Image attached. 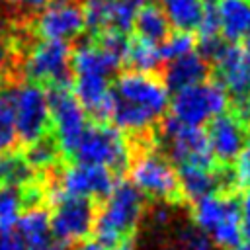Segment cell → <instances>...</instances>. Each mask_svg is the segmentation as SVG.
Segmentation results:
<instances>
[{"label": "cell", "instance_id": "b9f144b4", "mask_svg": "<svg viewBox=\"0 0 250 250\" xmlns=\"http://www.w3.org/2000/svg\"><path fill=\"white\" fill-rule=\"evenodd\" d=\"M201 2H203L205 6H215V4L219 2V0H201Z\"/></svg>", "mask_w": 250, "mask_h": 250}, {"label": "cell", "instance_id": "30bf717a", "mask_svg": "<svg viewBox=\"0 0 250 250\" xmlns=\"http://www.w3.org/2000/svg\"><path fill=\"white\" fill-rule=\"evenodd\" d=\"M49 113H51V129L53 139L68 160L88 127V113L72 94L68 84L53 86L49 92Z\"/></svg>", "mask_w": 250, "mask_h": 250}, {"label": "cell", "instance_id": "4316f807", "mask_svg": "<svg viewBox=\"0 0 250 250\" xmlns=\"http://www.w3.org/2000/svg\"><path fill=\"white\" fill-rule=\"evenodd\" d=\"M195 51V37L193 33H184V31H174L168 33V37L160 43V55L162 61H174L182 55H188Z\"/></svg>", "mask_w": 250, "mask_h": 250}, {"label": "cell", "instance_id": "ba28073f", "mask_svg": "<svg viewBox=\"0 0 250 250\" xmlns=\"http://www.w3.org/2000/svg\"><path fill=\"white\" fill-rule=\"evenodd\" d=\"M47 197L53 207V211L49 213L51 215V236L57 242L68 246V244H76L92 234L94 221H96V211H94L92 199L66 195L53 186H51Z\"/></svg>", "mask_w": 250, "mask_h": 250}, {"label": "cell", "instance_id": "f546056e", "mask_svg": "<svg viewBox=\"0 0 250 250\" xmlns=\"http://www.w3.org/2000/svg\"><path fill=\"white\" fill-rule=\"evenodd\" d=\"M232 176H234L236 188H240V189L250 188V131L246 135V143H244L240 154L232 162Z\"/></svg>", "mask_w": 250, "mask_h": 250}, {"label": "cell", "instance_id": "ac0fdd59", "mask_svg": "<svg viewBox=\"0 0 250 250\" xmlns=\"http://www.w3.org/2000/svg\"><path fill=\"white\" fill-rule=\"evenodd\" d=\"M213 10L225 41L238 43L250 35V0H219Z\"/></svg>", "mask_w": 250, "mask_h": 250}, {"label": "cell", "instance_id": "3957f363", "mask_svg": "<svg viewBox=\"0 0 250 250\" xmlns=\"http://www.w3.org/2000/svg\"><path fill=\"white\" fill-rule=\"evenodd\" d=\"M191 221L205 230L217 248L232 250L242 242L240 199L232 191H213L191 203Z\"/></svg>", "mask_w": 250, "mask_h": 250}, {"label": "cell", "instance_id": "e0dca14e", "mask_svg": "<svg viewBox=\"0 0 250 250\" xmlns=\"http://www.w3.org/2000/svg\"><path fill=\"white\" fill-rule=\"evenodd\" d=\"M207 74H209V61L195 49L188 55H182L174 61H168L166 68H164L162 82L174 94L178 90L205 82Z\"/></svg>", "mask_w": 250, "mask_h": 250}, {"label": "cell", "instance_id": "8fae6325", "mask_svg": "<svg viewBox=\"0 0 250 250\" xmlns=\"http://www.w3.org/2000/svg\"><path fill=\"white\" fill-rule=\"evenodd\" d=\"M70 57L72 51L64 41L37 39L31 43L21 61V72L25 80L35 84L61 86L68 84L70 78Z\"/></svg>", "mask_w": 250, "mask_h": 250}, {"label": "cell", "instance_id": "603a6c76", "mask_svg": "<svg viewBox=\"0 0 250 250\" xmlns=\"http://www.w3.org/2000/svg\"><path fill=\"white\" fill-rule=\"evenodd\" d=\"M125 62L131 66V70L137 72H152L162 64V55H160V45L145 41L141 37L129 39V49H127V59Z\"/></svg>", "mask_w": 250, "mask_h": 250}, {"label": "cell", "instance_id": "2e32d148", "mask_svg": "<svg viewBox=\"0 0 250 250\" xmlns=\"http://www.w3.org/2000/svg\"><path fill=\"white\" fill-rule=\"evenodd\" d=\"M217 82L229 96H250V62L236 43H227L221 55L213 61Z\"/></svg>", "mask_w": 250, "mask_h": 250}, {"label": "cell", "instance_id": "1f68e13d", "mask_svg": "<svg viewBox=\"0 0 250 250\" xmlns=\"http://www.w3.org/2000/svg\"><path fill=\"white\" fill-rule=\"evenodd\" d=\"M229 109L234 113V117H236L238 121H242L244 125H250V96L232 98Z\"/></svg>", "mask_w": 250, "mask_h": 250}, {"label": "cell", "instance_id": "484cf974", "mask_svg": "<svg viewBox=\"0 0 250 250\" xmlns=\"http://www.w3.org/2000/svg\"><path fill=\"white\" fill-rule=\"evenodd\" d=\"M18 143L14 127V96L12 88H4L0 94V154L12 152Z\"/></svg>", "mask_w": 250, "mask_h": 250}, {"label": "cell", "instance_id": "7402d4cb", "mask_svg": "<svg viewBox=\"0 0 250 250\" xmlns=\"http://www.w3.org/2000/svg\"><path fill=\"white\" fill-rule=\"evenodd\" d=\"M135 37H141L150 43H162L170 33V23L166 20V14L156 4H143V8L137 14L135 20Z\"/></svg>", "mask_w": 250, "mask_h": 250}, {"label": "cell", "instance_id": "d590c367", "mask_svg": "<svg viewBox=\"0 0 250 250\" xmlns=\"http://www.w3.org/2000/svg\"><path fill=\"white\" fill-rule=\"evenodd\" d=\"M74 250H109V248H105L96 236H88V238L76 242L74 244Z\"/></svg>", "mask_w": 250, "mask_h": 250}, {"label": "cell", "instance_id": "ab89813d", "mask_svg": "<svg viewBox=\"0 0 250 250\" xmlns=\"http://www.w3.org/2000/svg\"><path fill=\"white\" fill-rule=\"evenodd\" d=\"M240 49H242L244 57H246V59H248V62H250V35H248V37L242 41V47H240Z\"/></svg>", "mask_w": 250, "mask_h": 250}, {"label": "cell", "instance_id": "7bdbcfd3", "mask_svg": "<svg viewBox=\"0 0 250 250\" xmlns=\"http://www.w3.org/2000/svg\"><path fill=\"white\" fill-rule=\"evenodd\" d=\"M2 90H4V78H2V74H0V94H2Z\"/></svg>", "mask_w": 250, "mask_h": 250}, {"label": "cell", "instance_id": "f35d334b", "mask_svg": "<svg viewBox=\"0 0 250 250\" xmlns=\"http://www.w3.org/2000/svg\"><path fill=\"white\" fill-rule=\"evenodd\" d=\"M111 250H135V246H133V240L131 238H127V240H123V242H119L115 248H111Z\"/></svg>", "mask_w": 250, "mask_h": 250}, {"label": "cell", "instance_id": "83f0119b", "mask_svg": "<svg viewBox=\"0 0 250 250\" xmlns=\"http://www.w3.org/2000/svg\"><path fill=\"white\" fill-rule=\"evenodd\" d=\"M98 47L109 57L113 59L119 66L125 62L127 59V49H129V37L121 31H113V29H107L104 33L98 35Z\"/></svg>", "mask_w": 250, "mask_h": 250}, {"label": "cell", "instance_id": "d6a6232c", "mask_svg": "<svg viewBox=\"0 0 250 250\" xmlns=\"http://www.w3.org/2000/svg\"><path fill=\"white\" fill-rule=\"evenodd\" d=\"M4 2L20 12H25V14H37L41 8H45L49 4V0H4Z\"/></svg>", "mask_w": 250, "mask_h": 250}, {"label": "cell", "instance_id": "60d3db41", "mask_svg": "<svg viewBox=\"0 0 250 250\" xmlns=\"http://www.w3.org/2000/svg\"><path fill=\"white\" fill-rule=\"evenodd\" d=\"M232 250H250V242H246V240H242L238 246H234Z\"/></svg>", "mask_w": 250, "mask_h": 250}, {"label": "cell", "instance_id": "52a82bcc", "mask_svg": "<svg viewBox=\"0 0 250 250\" xmlns=\"http://www.w3.org/2000/svg\"><path fill=\"white\" fill-rule=\"evenodd\" d=\"M158 145L164 150V156L178 168L180 166H199V168L217 166L203 127L184 125L172 117H166L158 129Z\"/></svg>", "mask_w": 250, "mask_h": 250}, {"label": "cell", "instance_id": "836d02e7", "mask_svg": "<svg viewBox=\"0 0 250 250\" xmlns=\"http://www.w3.org/2000/svg\"><path fill=\"white\" fill-rule=\"evenodd\" d=\"M12 57H14V51H12V43L6 35L0 33V74L2 70L8 68V64L12 62Z\"/></svg>", "mask_w": 250, "mask_h": 250}, {"label": "cell", "instance_id": "5bb4252c", "mask_svg": "<svg viewBox=\"0 0 250 250\" xmlns=\"http://www.w3.org/2000/svg\"><path fill=\"white\" fill-rule=\"evenodd\" d=\"M207 143L217 166H230L246 143V125L234 117L230 109L213 117L205 127Z\"/></svg>", "mask_w": 250, "mask_h": 250}, {"label": "cell", "instance_id": "8992f818", "mask_svg": "<svg viewBox=\"0 0 250 250\" xmlns=\"http://www.w3.org/2000/svg\"><path fill=\"white\" fill-rule=\"evenodd\" d=\"M129 182L143 197L162 203H178L182 199L178 170L174 164L156 150H143L129 164Z\"/></svg>", "mask_w": 250, "mask_h": 250}, {"label": "cell", "instance_id": "cb8c5ba5", "mask_svg": "<svg viewBox=\"0 0 250 250\" xmlns=\"http://www.w3.org/2000/svg\"><path fill=\"white\" fill-rule=\"evenodd\" d=\"M21 154L35 172H41V170L53 168L57 164L61 150H59L55 139L47 135V137H43V139H39L31 145H25V150Z\"/></svg>", "mask_w": 250, "mask_h": 250}, {"label": "cell", "instance_id": "4dcf8cb0", "mask_svg": "<svg viewBox=\"0 0 250 250\" xmlns=\"http://www.w3.org/2000/svg\"><path fill=\"white\" fill-rule=\"evenodd\" d=\"M240 230H242V240L250 242V188L244 189L240 197Z\"/></svg>", "mask_w": 250, "mask_h": 250}, {"label": "cell", "instance_id": "4fadbf2b", "mask_svg": "<svg viewBox=\"0 0 250 250\" xmlns=\"http://www.w3.org/2000/svg\"><path fill=\"white\" fill-rule=\"evenodd\" d=\"M117 174H113L105 166L86 164V162H70L59 174V180L53 184L59 191L66 195H76L84 199H104L109 195L113 186L117 184Z\"/></svg>", "mask_w": 250, "mask_h": 250}, {"label": "cell", "instance_id": "d6986e66", "mask_svg": "<svg viewBox=\"0 0 250 250\" xmlns=\"http://www.w3.org/2000/svg\"><path fill=\"white\" fill-rule=\"evenodd\" d=\"M16 236L25 244L27 250H35L49 240L51 236V215L41 203H29L18 219Z\"/></svg>", "mask_w": 250, "mask_h": 250}, {"label": "cell", "instance_id": "9a60e30c", "mask_svg": "<svg viewBox=\"0 0 250 250\" xmlns=\"http://www.w3.org/2000/svg\"><path fill=\"white\" fill-rule=\"evenodd\" d=\"M70 90L84 107V111L98 123L109 119L111 109V82L109 74L98 70H78L70 72Z\"/></svg>", "mask_w": 250, "mask_h": 250}, {"label": "cell", "instance_id": "6da1fadb", "mask_svg": "<svg viewBox=\"0 0 250 250\" xmlns=\"http://www.w3.org/2000/svg\"><path fill=\"white\" fill-rule=\"evenodd\" d=\"M170 90L152 72L125 70L111 84L109 121L129 135L152 131L168 111Z\"/></svg>", "mask_w": 250, "mask_h": 250}, {"label": "cell", "instance_id": "d4e9b609", "mask_svg": "<svg viewBox=\"0 0 250 250\" xmlns=\"http://www.w3.org/2000/svg\"><path fill=\"white\" fill-rule=\"evenodd\" d=\"M143 4L145 0H109L107 29L121 31V33L131 31Z\"/></svg>", "mask_w": 250, "mask_h": 250}, {"label": "cell", "instance_id": "5b68a950", "mask_svg": "<svg viewBox=\"0 0 250 250\" xmlns=\"http://www.w3.org/2000/svg\"><path fill=\"white\" fill-rule=\"evenodd\" d=\"M229 105L230 98L227 90L217 80H205L201 84L174 92L168 104V117L184 125L201 127L207 125L213 117L225 113Z\"/></svg>", "mask_w": 250, "mask_h": 250}, {"label": "cell", "instance_id": "f1b7e54d", "mask_svg": "<svg viewBox=\"0 0 250 250\" xmlns=\"http://www.w3.org/2000/svg\"><path fill=\"white\" fill-rule=\"evenodd\" d=\"M178 242L182 250H215V242L211 236L195 225H188L178 232Z\"/></svg>", "mask_w": 250, "mask_h": 250}, {"label": "cell", "instance_id": "277c9868", "mask_svg": "<svg viewBox=\"0 0 250 250\" xmlns=\"http://www.w3.org/2000/svg\"><path fill=\"white\" fill-rule=\"evenodd\" d=\"M70 160L105 166L113 174H121L131 162V148L125 133H121L113 125L94 121L88 123Z\"/></svg>", "mask_w": 250, "mask_h": 250}, {"label": "cell", "instance_id": "74e56055", "mask_svg": "<svg viewBox=\"0 0 250 250\" xmlns=\"http://www.w3.org/2000/svg\"><path fill=\"white\" fill-rule=\"evenodd\" d=\"M35 250H68V248L53 238V240H49L47 244H43V246H39V248H35Z\"/></svg>", "mask_w": 250, "mask_h": 250}, {"label": "cell", "instance_id": "9c48e42d", "mask_svg": "<svg viewBox=\"0 0 250 250\" xmlns=\"http://www.w3.org/2000/svg\"><path fill=\"white\" fill-rule=\"evenodd\" d=\"M14 96V127L18 141L31 145L47 137L51 129L49 94L41 84L23 80L10 86Z\"/></svg>", "mask_w": 250, "mask_h": 250}, {"label": "cell", "instance_id": "e575fe53", "mask_svg": "<svg viewBox=\"0 0 250 250\" xmlns=\"http://www.w3.org/2000/svg\"><path fill=\"white\" fill-rule=\"evenodd\" d=\"M0 250H27V248L16 236V232H12V234H0Z\"/></svg>", "mask_w": 250, "mask_h": 250}, {"label": "cell", "instance_id": "7c38bea8", "mask_svg": "<svg viewBox=\"0 0 250 250\" xmlns=\"http://www.w3.org/2000/svg\"><path fill=\"white\" fill-rule=\"evenodd\" d=\"M31 29L39 39L64 43L78 39L86 29L82 6L74 0H53L35 14Z\"/></svg>", "mask_w": 250, "mask_h": 250}, {"label": "cell", "instance_id": "ffe728a7", "mask_svg": "<svg viewBox=\"0 0 250 250\" xmlns=\"http://www.w3.org/2000/svg\"><path fill=\"white\" fill-rule=\"evenodd\" d=\"M207 8L201 0H162V10L174 31L195 33L207 14Z\"/></svg>", "mask_w": 250, "mask_h": 250}, {"label": "cell", "instance_id": "44dd1931", "mask_svg": "<svg viewBox=\"0 0 250 250\" xmlns=\"http://www.w3.org/2000/svg\"><path fill=\"white\" fill-rule=\"evenodd\" d=\"M29 205L27 189L14 184H0V234H12L18 219Z\"/></svg>", "mask_w": 250, "mask_h": 250}, {"label": "cell", "instance_id": "7a4b0ae2", "mask_svg": "<svg viewBox=\"0 0 250 250\" xmlns=\"http://www.w3.org/2000/svg\"><path fill=\"white\" fill-rule=\"evenodd\" d=\"M143 217V195L125 180H117L107 197L102 199V207L96 213L94 236L105 246L115 248L119 242L131 238Z\"/></svg>", "mask_w": 250, "mask_h": 250}, {"label": "cell", "instance_id": "8d00e7d4", "mask_svg": "<svg viewBox=\"0 0 250 250\" xmlns=\"http://www.w3.org/2000/svg\"><path fill=\"white\" fill-rule=\"evenodd\" d=\"M168 221H170V209H168V205H158L152 211V223L158 225V227H164V225H168Z\"/></svg>", "mask_w": 250, "mask_h": 250}]
</instances>
